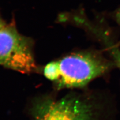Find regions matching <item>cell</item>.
Listing matches in <instances>:
<instances>
[{"label":"cell","instance_id":"1","mask_svg":"<svg viewBox=\"0 0 120 120\" xmlns=\"http://www.w3.org/2000/svg\"><path fill=\"white\" fill-rule=\"evenodd\" d=\"M102 104L91 94L71 91L62 96L36 97L29 112L31 120H104Z\"/></svg>","mask_w":120,"mask_h":120},{"label":"cell","instance_id":"7","mask_svg":"<svg viewBox=\"0 0 120 120\" xmlns=\"http://www.w3.org/2000/svg\"><path fill=\"white\" fill-rule=\"evenodd\" d=\"M117 18L118 22L119 24V25H120V10L119 11L118 13H117Z\"/></svg>","mask_w":120,"mask_h":120},{"label":"cell","instance_id":"2","mask_svg":"<svg viewBox=\"0 0 120 120\" xmlns=\"http://www.w3.org/2000/svg\"><path fill=\"white\" fill-rule=\"evenodd\" d=\"M60 76L54 82L55 88L80 89L108 72L114 66L100 52L92 50L76 52L58 60Z\"/></svg>","mask_w":120,"mask_h":120},{"label":"cell","instance_id":"6","mask_svg":"<svg viewBox=\"0 0 120 120\" xmlns=\"http://www.w3.org/2000/svg\"><path fill=\"white\" fill-rule=\"evenodd\" d=\"M6 25H7L6 22L3 19L1 12H0V31H1V30Z\"/></svg>","mask_w":120,"mask_h":120},{"label":"cell","instance_id":"5","mask_svg":"<svg viewBox=\"0 0 120 120\" xmlns=\"http://www.w3.org/2000/svg\"><path fill=\"white\" fill-rule=\"evenodd\" d=\"M108 50V52L112 58V61L114 65L119 69L120 73V50L117 45L112 43L110 41L105 43Z\"/></svg>","mask_w":120,"mask_h":120},{"label":"cell","instance_id":"4","mask_svg":"<svg viewBox=\"0 0 120 120\" xmlns=\"http://www.w3.org/2000/svg\"><path fill=\"white\" fill-rule=\"evenodd\" d=\"M43 73L44 76L53 83L57 81L60 76L58 60L48 63L44 68Z\"/></svg>","mask_w":120,"mask_h":120},{"label":"cell","instance_id":"3","mask_svg":"<svg viewBox=\"0 0 120 120\" xmlns=\"http://www.w3.org/2000/svg\"><path fill=\"white\" fill-rule=\"evenodd\" d=\"M34 42L21 34L14 21L0 31V65L22 74H31L38 67L34 52Z\"/></svg>","mask_w":120,"mask_h":120}]
</instances>
